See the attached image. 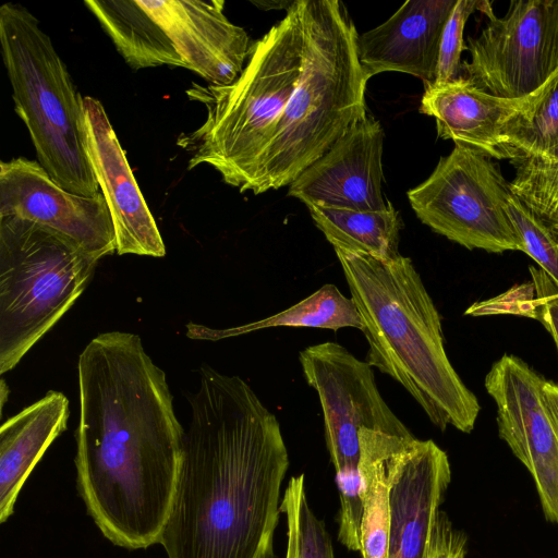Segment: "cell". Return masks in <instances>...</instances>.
<instances>
[{"label": "cell", "mask_w": 558, "mask_h": 558, "mask_svg": "<svg viewBox=\"0 0 558 558\" xmlns=\"http://www.w3.org/2000/svg\"><path fill=\"white\" fill-rule=\"evenodd\" d=\"M76 483L88 514L112 544L160 542L181 471L185 430L166 374L140 336L99 333L78 357Z\"/></svg>", "instance_id": "obj_1"}, {"label": "cell", "mask_w": 558, "mask_h": 558, "mask_svg": "<svg viewBox=\"0 0 558 558\" xmlns=\"http://www.w3.org/2000/svg\"><path fill=\"white\" fill-rule=\"evenodd\" d=\"M160 544L168 558H276L289 454L277 416L239 376L205 365Z\"/></svg>", "instance_id": "obj_2"}, {"label": "cell", "mask_w": 558, "mask_h": 558, "mask_svg": "<svg viewBox=\"0 0 558 558\" xmlns=\"http://www.w3.org/2000/svg\"><path fill=\"white\" fill-rule=\"evenodd\" d=\"M335 253L363 323L365 361L399 383L435 426L470 433L480 403L447 356L439 313L411 258Z\"/></svg>", "instance_id": "obj_3"}, {"label": "cell", "mask_w": 558, "mask_h": 558, "mask_svg": "<svg viewBox=\"0 0 558 558\" xmlns=\"http://www.w3.org/2000/svg\"><path fill=\"white\" fill-rule=\"evenodd\" d=\"M302 66L256 171L254 195L290 185L366 117L357 32L338 0H301Z\"/></svg>", "instance_id": "obj_4"}, {"label": "cell", "mask_w": 558, "mask_h": 558, "mask_svg": "<svg viewBox=\"0 0 558 558\" xmlns=\"http://www.w3.org/2000/svg\"><path fill=\"white\" fill-rule=\"evenodd\" d=\"M303 24L301 0L252 44L246 64L228 85L193 83L186 95L206 110L204 122L181 133L177 145L187 169L214 168L223 182L251 191L259 160L301 74Z\"/></svg>", "instance_id": "obj_5"}, {"label": "cell", "mask_w": 558, "mask_h": 558, "mask_svg": "<svg viewBox=\"0 0 558 558\" xmlns=\"http://www.w3.org/2000/svg\"><path fill=\"white\" fill-rule=\"evenodd\" d=\"M0 44L14 109L38 162L65 191L97 195L85 148L83 97L50 37L26 8L5 2L0 8Z\"/></svg>", "instance_id": "obj_6"}, {"label": "cell", "mask_w": 558, "mask_h": 558, "mask_svg": "<svg viewBox=\"0 0 558 558\" xmlns=\"http://www.w3.org/2000/svg\"><path fill=\"white\" fill-rule=\"evenodd\" d=\"M119 54L134 71L170 65L211 85L241 74L252 44L244 28L213 0H85Z\"/></svg>", "instance_id": "obj_7"}, {"label": "cell", "mask_w": 558, "mask_h": 558, "mask_svg": "<svg viewBox=\"0 0 558 558\" xmlns=\"http://www.w3.org/2000/svg\"><path fill=\"white\" fill-rule=\"evenodd\" d=\"M98 259L37 222L0 217V374L72 307Z\"/></svg>", "instance_id": "obj_8"}, {"label": "cell", "mask_w": 558, "mask_h": 558, "mask_svg": "<svg viewBox=\"0 0 558 558\" xmlns=\"http://www.w3.org/2000/svg\"><path fill=\"white\" fill-rule=\"evenodd\" d=\"M299 361L323 410L326 447L340 494L338 539L357 551L363 519L359 434L362 428L399 436L413 434L384 400L373 367L343 345L326 341L306 347Z\"/></svg>", "instance_id": "obj_9"}, {"label": "cell", "mask_w": 558, "mask_h": 558, "mask_svg": "<svg viewBox=\"0 0 558 558\" xmlns=\"http://www.w3.org/2000/svg\"><path fill=\"white\" fill-rule=\"evenodd\" d=\"M407 195L422 223L468 250H523L508 211L510 182L490 157L474 148L454 144Z\"/></svg>", "instance_id": "obj_10"}, {"label": "cell", "mask_w": 558, "mask_h": 558, "mask_svg": "<svg viewBox=\"0 0 558 558\" xmlns=\"http://www.w3.org/2000/svg\"><path fill=\"white\" fill-rule=\"evenodd\" d=\"M468 37L464 76L498 97L532 95L558 71V0L511 1Z\"/></svg>", "instance_id": "obj_11"}, {"label": "cell", "mask_w": 558, "mask_h": 558, "mask_svg": "<svg viewBox=\"0 0 558 558\" xmlns=\"http://www.w3.org/2000/svg\"><path fill=\"white\" fill-rule=\"evenodd\" d=\"M544 379L522 360L502 355L486 375L498 433L532 475L546 519L558 524V438L542 398Z\"/></svg>", "instance_id": "obj_12"}, {"label": "cell", "mask_w": 558, "mask_h": 558, "mask_svg": "<svg viewBox=\"0 0 558 558\" xmlns=\"http://www.w3.org/2000/svg\"><path fill=\"white\" fill-rule=\"evenodd\" d=\"M16 216L48 227L74 241L98 260L117 250L104 195L62 189L38 161L24 157L0 163V217Z\"/></svg>", "instance_id": "obj_13"}, {"label": "cell", "mask_w": 558, "mask_h": 558, "mask_svg": "<svg viewBox=\"0 0 558 558\" xmlns=\"http://www.w3.org/2000/svg\"><path fill=\"white\" fill-rule=\"evenodd\" d=\"M384 130L371 114L353 125L290 185L288 196L305 205L383 210Z\"/></svg>", "instance_id": "obj_14"}, {"label": "cell", "mask_w": 558, "mask_h": 558, "mask_svg": "<svg viewBox=\"0 0 558 558\" xmlns=\"http://www.w3.org/2000/svg\"><path fill=\"white\" fill-rule=\"evenodd\" d=\"M85 148L107 203L118 255L163 257L166 246L101 102L83 97Z\"/></svg>", "instance_id": "obj_15"}, {"label": "cell", "mask_w": 558, "mask_h": 558, "mask_svg": "<svg viewBox=\"0 0 558 558\" xmlns=\"http://www.w3.org/2000/svg\"><path fill=\"white\" fill-rule=\"evenodd\" d=\"M451 481L447 453L433 440L400 437L392 454L388 558H425Z\"/></svg>", "instance_id": "obj_16"}, {"label": "cell", "mask_w": 558, "mask_h": 558, "mask_svg": "<svg viewBox=\"0 0 558 558\" xmlns=\"http://www.w3.org/2000/svg\"><path fill=\"white\" fill-rule=\"evenodd\" d=\"M457 0H408L387 21L357 35V56L367 80L401 72L435 81L440 40Z\"/></svg>", "instance_id": "obj_17"}, {"label": "cell", "mask_w": 558, "mask_h": 558, "mask_svg": "<svg viewBox=\"0 0 558 558\" xmlns=\"http://www.w3.org/2000/svg\"><path fill=\"white\" fill-rule=\"evenodd\" d=\"M424 87L420 111L435 119L438 137L469 146L490 158L504 159V129L530 96L498 97L462 74L450 82Z\"/></svg>", "instance_id": "obj_18"}, {"label": "cell", "mask_w": 558, "mask_h": 558, "mask_svg": "<svg viewBox=\"0 0 558 558\" xmlns=\"http://www.w3.org/2000/svg\"><path fill=\"white\" fill-rule=\"evenodd\" d=\"M64 393L50 390L0 428V521L13 513L21 488L53 440L66 429Z\"/></svg>", "instance_id": "obj_19"}, {"label": "cell", "mask_w": 558, "mask_h": 558, "mask_svg": "<svg viewBox=\"0 0 558 558\" xmlns=\"http://www.w3.org/2000/svg\"><path fill=\"white\" fill-rule=\"evenodd\" d=\"M400 437L409 436L368 428H362L359 434L363 500L362 558H388L392 454Z\"/></svg>", "instance_id": "obj_20"}, {"label": "cell", "mask_w": 558, "mask_h": 558, "mask_svg": "<svg viewBox=\"0 0 558 558\" xmlns=\"http://www.w3.org/2000/svg\"><path fill=\"white\" fill-rule=\"evenodd\" d=\"M306 207L333 250L365 253L383 259L401 256L402 221L390 202L383 210H353L313 204Z\"/></svg>", "instance_id": "obj_21"}, {"label": "cell", "mask_w": 558, "mask_h": 558, "mask_svg": "<svg viewBox=\"0 0 558 558\" xmlns=\"http://www.w3.org/2000/svg\"><path fill=\"white\" fill-rule=\"evenodd\" d=\"M501 146L513 165L558 146V71L506 124Z\"/></svg>", "instance_id": "obj_22"}, {"label": "cell", "mask_w": 558, "mask_h": 558, "mask_svg": "<svg viewBox=\"0 0 558 558\" xmlns=\"http://www.w3.org/2000/svg\"><path fill=\"white\" fill-rule=\"evenodd\" d=\"M271 327H306L337 331L352 327L363 330V323L351 298H347L332 283H326L296 304L244 326L221 332L223 336H236Z\"/></svg>", "instance_id": "obj_23"}, {"label": "cell", "mask_w": 558, "mask_h": 558, "mask_svg": "<svg viewBox=\"0 0 558 558\" xmlns=\"http://www.w3.org/2000/svg\"><path fill=\"white\" fill-rule=\"evenodd\" d=\"M515 165L513 196L553 233H558V146Z\"/></svg>", "instance_id": "obj_24"}, {"label": "cell", "mask_w": 558, "mask_h": 558, "mask_svg": "<svg viewBox=\"0 0 558 558\" xmlns=\"http://www.w3.org/2000/svg\"><path fill=\"white\" fill-rule=\"evenodd\" d=\"M304 488V474L293 476L282 498L295 517L298 558H335L329 533L311 509Z\"/></svg>", "instance_id": "obj_25"}, {"label": "cell", "mask_w": 558, "mask_h": 558, "mask_svg": "<svg viewBox=\"0 0 558 558\" xmlns=\"http://www.w3.org/2000/svg\"><path fill=\"white\" fill-rule=\"evenodd\" d=\"M508 211L521 239L522 252L541 266L558 290V241L513 195L509 201Z\"/></svg>", "instance_id": "obj_26"}, {"label": "cell", "mask_w": 558, "mask_h": 558, "mask_svg": "<svg viewBox=\"0 0 558 558\" xmlns=\"http://www.w3.org/2000/svg\"><path fill=\"white\" fill-rule=\"evenodd\" d=\"M484 1L457 0L445 25L434 83H447L461 75V53L466 50L463 32L468 19L474 11H482Z\"/></svg>", "instance_id": "obj_27"}, {"label": "cell", "mask_w": 558, "mask_h": 558, "mask_svg": "<svg viewBox=\"0 0 558 558\" xmlns=\"http://www.w3.org/2000/svg\"><path fill=\"white\" fill-rule=\"evenodd\" d=\"M464 545L463 535L453 530L447 514L439 510L432 526L425 558H454Z\"/></svg>", "instance_id": "obj_28"}, {"label": "cell", "mask_w": 558, "mask_h": 558, "mask_svg": "<svg viewBox=\"0 0 558 558\" xmlns=\"http://www.w3.org/2000/svg\"><path fill=\"white\" fill-rule=\"evenodd\" d=\"M539 319L551 335L558 350V295L543 303Z\"/></svg>", "instance_id": "obj_29"}, {"label": "cell", "mask_w": 558, "mask_h": 558, "mask_svg": "<svg viewBox=\"0 0 558 558\" xmlns=\"http://www.w3.org/2000/svg\"><path fill=\"white\" fill-rule=\"evenodd\" d=\"M542 398L558 438V385L544 380Z\"/></svg>", "instance_id": "obj_30"}, {"label": "cell", "mask_w": 558, "mask_h": 558, "mask_svg": "<svg viewBox=\"0 0 558 558\" xmlns=\"http://www.w3.org/2000/svg\"><path fill=\"white\" fill-rule=\"evenodd\" d=\"M251 2L258 7L262 10H282L286 12L290 9V7L295 2V0H251Z\"/></svg>", "instance_id": "obj_31"}, {"label": "cell", "mask_w": 558, "mask_h": 558, "mask_svg": "<svg viewBox=\"0 0 558 558\" xmlns=\"http://www.w3.org/2000/svg\"><path fill=\"white\" fill-rule=\"evenodd\" d=\"M9 388L5 384V380L4 379H1V385H0V405H1V412H2V409L5 404V401L9 397Z\"/></svg>", "instance_id": "obj_32"}, {"label": "cell", "mask_w": 558, "mask_h": 558, "mask_svg": "<svg viewBox=\"0 0 558 558\" xmlns=\"http://www.w3.org/2000/svg\"><path fill=\"white\" fill-rule=\"evenodd\" d=\"M454 558H465V549L464 546L461 547L458 553L456 554Z\"/></svg>", "instance_id": "obj_33"}, {"label": "cell", "mask_w": 558, "mask_h": 558, "mask_svg": "<svg viewBox=\"0 0 558 558\" xmlns=\"http://www.w3.org/2000/svg\"><path fill=\"white\" fill-rule=\"evenodd\" d=\"M554 236H555V239L558 241V233H557V234H555Z\"/></svg>", "instance_id": "obj_34"}]
</instances>
